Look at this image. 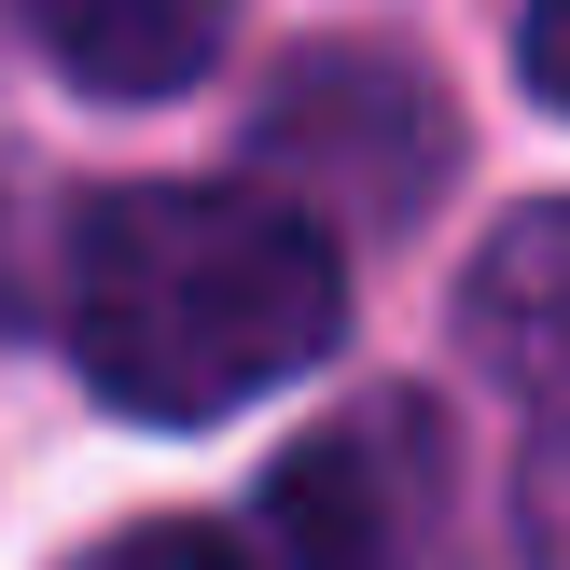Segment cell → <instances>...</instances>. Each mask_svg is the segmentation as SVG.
<instances>
[{"label":"cell","mask_w":570,"mask_h":570,"mask_svg":"<svg viewBox=\"0 0 570 570\" xmlns=\"http://www.w3.org/2000/svg\"><path fill=\"white\" fill-rule=\"evenodd\" d=\"M460 348L570 445V195H557V209H515L488 250H473V278H460Z\"/></svg>","instance_id":"cell-3"},{"label":"cell","mask_w":570,"mask_h":570,"mask_svg":"<svg viewBox=\"0 0 570 570\" xmlns=\"http://www.w3.org/2000/svg\"><path fill=\"white\" fill-rule=\"evenodd\" d=\"M265 154H278V195L293 209H362V223H404L417 195H432V167H445V111H432V83L404 70V56H376V42H334V56H306L293 70V98L265 111Z\"/></svg>","instance_id":"cell-2"},{"label":"cell","mask_w":570,"mask_h":570,"mask_svg":"<svg viewBox=\"0 0 570 570\" xmlns=\"http://www.w3.org/2000/svg\"><path fill=\"white\" fill-rule=\"evenodd\" d=\"M348 334L334 223L278 181H126L70 223V362L126 417H237Z\"/></svg>","instance_id":"cell-1"},{"label":"cell","mask_w":570,"mask_h":570,"mask_svg":"<svg viewBox=\"0 0 570 570\" xmlns=\"http://www.w3.org/2000/svg\"><path fill=\"white\" fill-rule=\"evenodd\" d=\"M515 56H529V98L570 111V0H515Z\"/></svg>","instance_id":"cell-7"},{"label":"cell","mask_w":570,"mask_h":570,"mask_svg":"<svg viewBox=\"0 0 570 570\" xmlns=\"http://www.w3.org/2000/svg\"><path fill=\"white\" fill-rule=\"evenodd\" d=\"M265 557H278V570H404V501H390V473H376L362 432L278 460V488H265Z\"/></svg>","instance_id":"cell-5"},{"label":"cell","mask_w":570,"mask_h":570,"mask_svg":"<svg viewBox=\"0 0 570 570\" xmlns=\"http://www.w3.org/2000/svg\"><path fill=\"white\" fill-rule=\"evenodd\" d=\"M70 570H278V557L237 543V529H209V515H154V529H111V543L70 557Z\"/></svg>","instance_id":"cell-6"},{"label":"cell","mask_w":570,"mask_h":570,"mask_svg":"<svg viewBox=\"0 0 570 570\" xmlns=\"http://www.w3.org/2000/svg\"><path fill=\"white\" fill-rule=\"evenodd\" d=\"M14 14L42 42V70L111 111H154L181 83H209L223 42H237V0H14Z\"/></svg>","instance_id":"cell-4"}]
</instances>
